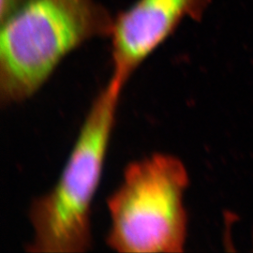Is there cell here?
<instances>
[{"label": "cell", "instance_id": "1", "mask_svg": "<svg viewBox=\"0 0 253 253\" xmlns=\"http://www.w3.org/2000/svg\"><path fill=\"white\" fill-rule=\"evenodd\" d=\"M114 16L100 0H21L0 18V100L30 99L84 43L109 38Z\"/></svg>", "mask_w": 253, "mask_h": 253}, {"label": "cell", "instance_id": "2", "mask_svg": "<svg viewBox=\"0 0 253 253\" xmlns=\"http://www.w3.org/2000/svg\"><path fill=\"white\" fill-rule=\"evenodd\" d=\"M125 84L111 76L82 124L60 176L31 204L28 252L81 253L92 246L91 212L100 187Z\"/></svg>", "mask_w": 253, "mask_h": 253}, {"label": "cell", "instance_id": "3", "mask_svg": "<svg viewBox=\"0 0 253 253\" xmlns=\"http://www.w3.org/2000/svg\"><path fill=\"white\" fill-rule=\"evenodd\" d=\"M188 182L183 163L172 155L156 153L129 163L107 200L109 247L122 253L182 252L188 230Z\"/></svg>", "mask_w": 253, "mask_h": 253}, {"label": "cell", "instance_id": "4", "mask_svg": "<svg viewBox=\"0 0 253 253\" xmlns=\"http://www.w3.org/2000/svg\"><path fill=\"white\" fill-rule=\"evenodd\" d=\"M212 0H134L114 16L109 35L113 77L130 76L190 19L201 21Z\"/></svg>", "mask_w": 253, "mask_h": 253}, {"label": "cell", "instance_id": "5", "mask_svg": "<svg viewBox=\"0 0 253 253\" xmlns=\"http://www.w3.org/2000/svg\"><path fill=\"white\" fill-rule=\"evenodd\" d=\"M20 1L21 0H0V18L16 7Z\"/></svg>", "mask_w": 253, "mask_h": 253}]
</instances>
